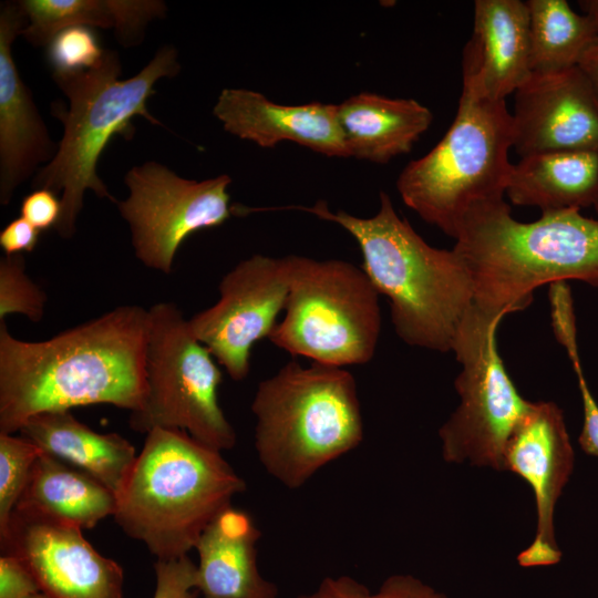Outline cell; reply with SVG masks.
Returning a JSON list of instances; mask_svg holds the SVG:
<instances>
[{
  "instance_id": "cell-31",
  "label": "cell",
  "mask_w": 598,
  "mask_h": 598,
  "mask_svg": "<svg viewBox=\"0 0 598 598\" xmlns=\"http://www.w3.org/2000/svg\"><path fill=\"white\" fill-rule=\"evenodd\" d=\"M561 346L566 349L577 375L578 388L582 400L584 423L578 442L585 453L598 456V404L588 388L581 369L577 337H567L563 340Z\"/></svg>"
},
{
  "instance_id": "cell-16",
  "label": "cell",
  "mask_w": 598,
  "mask_h": 598,
  "mask_svg": "<svg viewBox=\"0 0 598 598\" xmlns=\"http://www.w3.org/2000/svg\"><path fill=\"white\" fill-rule=\"evenodd\" d=\"M28 23L19 1L0 9V203L8 205L19 185L51 162L58 145L22 81L12 43ZM39 171V169H38Z\"/></svg>"
},
{
  "instance_id": "cell-4",
  "label": "cell",
  "mask_w": 598,
  "mask_h": 598,
  "mask_svg": "<svg viewBox=\"0 0 598 598\" xmlns=\"http://www.w3.org/2000/svg\"><path fill=\"white\" fill-rule=\"evenodd\" d=\"M245 481L219 451L176 429L146 434L117 495L114 519L143 543L156 560L186 556Z\"/></svg>"
},
{
  "instance_id": "cell-18",
  "label": "cell",
  "mask_w": 598,
  "mask_h": 598,
  "mask_svg": "<svg viewBox=\"0 0 598 598\" xmlns=\"http://www.w3.org/2000/svg\"><path fill=\"white\" fill-rule=\"evenodd\" d=\"M463 86L505 101L533 73L526 1L476 0L473 33L463 51Z\"/></svg>"
},
{
  "instance_id": "cell-17",
  "label": "cell",
  "mask_w": 598,
  "mask_h": 598,
  "mask_svg": "<svg viewBox=\"0 0 598 598\" xmlns=\"http://www.w3.org/2000/svg\"><path fill=\"white\" fill-rule=\"evenodd\" d=\"M228 133L264 148L292 142L329 157H350L338 104H277L247 89H225L213 109Z\"/></svg>"
},
{
  "instance_id": "cell-20",
  "label": "cell",
  "mask_w": 598,
  "mask_h": 598,
  "mask_svg": "<svg viewBox=\"0 0 598 598\" xmlns=\"http://www.w3.org/2000/svg\"><path fill=\"white\" fill-rule=\"evenodd\" d=\"M338 116L350 157L375 164L409 153L433 121L430 109L413 99L371 92L338 104Z\"/></svg>"
},
{
  "instance_id": "cell-21",
  "label": "cell",
  "mask_w": 598,
  "mask_h": 598,
  "mask_svg": "<svg viewBox=\"0 0 598 598\" xmlns=\"http://www.w3.org/2000/svg\"><path fill=\"white\" fill-rule=\"evenodd\" d=\"M19 433L42 452L86 472L116 497L137 457L134 446L125 437L117 433H97L70 411L32 415Z\"/></svg>"
},
{
  "instance_id": "cell-8",
  "label": "cell",
  "mask_w": 598,
  "mask_h": 598,
  "mask_svg": "<svg viewBox=\"0 0 598 598\" xmlns=\"http://www.w3.org/2000/svg\"><path fill=\"white\" fill-rule=\"evenodd\" d=\"M285 315L268 340L295 357L346 368L372 360L381 332L379 292L341 259L287 255Z\"/></svg>"
},
{
  "instance_id": "cell-24",
  "label": "cell",
  "mask_w": 598,
  "mask_h": 598,
  "mask_svg": "<svg viewBox=\"0 0 598 598\" xmlns=\"http://www.w3.org/2000/svg\"><path fill=\"white\" fill-rule=\"evenodd\" d=\"M18 505L91 529L114 516L117 497L86 472L41 452Z\"/></svg>"
},
{
  "instance_id": "cell-32",
  "label": "cell",
  "mask_w": 598,
  "mask_h": 598,
  "mask_svg": "<svg viewBox=\"0 0 598 598\" xmlns=\"http://www.w3.org/2000/svg\"><path fill=\"white\" fill-rule=\"evenodd\" d=\"M40 588L27 566L11 554L0 556V598H28Z\"/></svg>"
},
{
  "instance_id": "cell-13",
  "label": "cell",
  "mask_w": 598,
  "mask_h": 598,
  "mask_svg": "<svg viewBox=\"0 0 598 598\" xmlns=\"http://www.w3.org/2000/svg\"><path fill=\"white\" fill-rule=\"evenodd\" d=\"M82 530L18 505L0 537L1 554L18 557L49 598H123V568L101 555Z\"/></svg>"
},
{
  "instance_id": "cell-6",
  "label": "cell",
  "mask_w": 598,
  "mask_h": 598,
  "mask_svg": "<svg viewBox=\"0 0 598 598\" xmlns=\"http://www.w3.org/2000/svg\"><path fill=\"white\" fill-rule=\"evenodd\" d=\"M251 411L258 458L288 488L301 487L363 439L357 383L341 367L292 360L258 384Z\"/></svg>"
},
{
  "instance_id": "cell-14",
  "label": "cell",
  "mask_w": 598,
  "mask_h": 598,
  "mask_svg": "<svg viewBox=\"0 0 598 598\" xmlns=\"http://www.w3.org/2000/svg\"><path fill=\"white\" fill-rule=\"evenodd\" d=\"M574 464L575 453L561 409L554 402H533L504 456V470L524 478L536 501V533L532 544L518 554L519 566H551L560 561L554 513Z\"/></svg>"
},
{
  "instance_id": "cell-15",
  "label": "cell",
  "mask_w": 598,
  "mask_h": 598,
  "mask_svg": "<svg viewBox=\"0 0 598 598\" xmlns=\"http://www.w3.org/2000/svg\"><path fill=\"white\" fill-rule=\"evenodd\" d=\"M514 94L513 147L520 157L598 152V94L579 66L532 73Z\"/></svg>"
},
{
  "instance_id": "cell-29",
  "label": "cell",
  "mask_w": 598,
  "mask_h": 598,
  "mask_svg": "<svg viewBox=\"0 0 598 598\" xmlns=\"http://www.w3.org/2000/svg\"><path fill=\"white\" fill-rule=\"evenodd\" d=\"M99 38L89 27H71L60 31L47 47L53 73H71L92 69L104 54Z\"/></svg>"
},
{
  "instance_id": "cell-33",
  "label": "cell",
  "mask_w": 598,
  "mask_h": 598,
  "mask_svg": "<svg viewBox=\"0 0 598 598\" xmlns=\"http://www.w3.org/2000/svg\"><path fill=\"white\" fill-rule=\"evenodd\" d=\"M62 212L61 199L49 189H34L21 203V217L38 230L54 228Z\"/></svg>"
},
{
  "instance_id": "cell-30",
  "label": "cell",
  "mask_w": 598,
  "mask_h": 598,
  "mask_svg": "<svg viewBox=\"0 0 598 598\" xmlns=\"http://www.w3.org/2000/svg\"><path fill=\"white\" fill-rule=\"evenodd\" d=\"M155 591L153 598H196L197 565L188 555L171 559L156 560Z\"/></svg>"
},
{
  "instance_id": "cell-1",
  "label": "cell",
  "mask_w": 598,
  "mask_h": 598,
  "mask_svg": "<svg viewBox=\"0 0 598 598\" xmlns=\"http://www.w3.org/2000/svg\"><path fill=\"white\" fill-rule=\"evenodd\" d=\"M148 310L118 306L43 341L13 337L0 321V433L32 415L92 404L128 410L145 395Z\"/></svg>"
},
{
  "instance_id": "cell-37",
  "label": "cell",
  "mask_w": 598,
  "mask_h": 598,
  "mask_svg": "<svg viewBox=\"0 0 598 598\" xmlns=\"http://www.w3.org/2000/svg\"><path fill=\"white\" fill-rule=\"evenodd\" d=\"M28 598H49V597H47V596L43 595L42 592H39V594H35V595L30 596V597H28Z\"/></svg>"
},
{
  "instance_id": "cell-9",
  "label": "cell",
  "mask_w": 598,
  "mask_h": 598,
  "mask_svg": "<svg viewBox=\"0 0 598 598\" xmlns=\"http://www.w3.org/2000/svg\"><path fill=\"white\" fill-rule=\"evenodd\" d=\"M147 310L146 389L141 408L130 414V427L144 434L183 430L216 451L231 450L237 437L218 402L221 371L214 357L175 303Z\"/></svg>"
},
{
  "instance_id": "cell-11",
  "label": "cell",
  "mask_w": 598,
  "mask_h": 598,
  "mask_svg": "<svg viewBox=\"0 0 598 598\" xmlns=\"http://www.w3.org/2000/svg\"><path fill=\"white\" fill-rule=\"evenodd\" d=\"M128 196L117 209L128 224L136 258L146 267L171 274L177 249L192 234L229 219L224 174L202 182L186 179L157 162L132 167L124 179Z\"/></svg>"
},
{
  "instance_id": "cell-22",
  "label": "cell",
  "mask_w": 598,
  "mask_h": 598,
  "mask_svg": "<svg viewBox=\"0 0 598 598\" xmlns=\"http://www.w3.org/2000/svg\"><path fill=\"white\" fill-rule=\"evenodd\" d=\"M505 194L515 205L542 213L580 210L598 195V152L533 154L512 165Z\"/></svg>"
},
{
  "instance_id": "cell-3",
  "label": "cell",
  "mask_w": 598,
  "mask_h": 598,
  "mask_svg": "<svg viewBox=\"0 0 598 598\" xmlns=\"http://www.w3.org/2000/svg\"><path fill=\"white\" fill-rule=\"evenodd\" d=\"M338 224L358 243L362 269L379 295L390 301L396 336L411 347L452 352L456 333L474 306L467 269L454 250L429 245L395 212L390 196L380 193V207L371 217L331 212L327 202L287 206Z\"/></svg>"
},
{
  "instance_id": "cell-26",
  "label": "cell",
  "mask_w": 598,
  "mask_h": 598,
  "mask_svg": "<svg viewBox=\"0 0 598 598\" xmlns=\"http://www.w3.org/2000/svg\"><path fill=\"white\" fill-rule=\"evenodd\" d=\"M41 450L23 436L0 433V537H2Z\"/></svg>"
},
{
  "instance_id": "cell-5",
  "label": "cell",
  "mask_w": 598,
  "mask_h": 598,
  "mask_svg": "<svg viewBox=\"0 0 598 598\" xmlns=\"http://www.w3.org/2000/svg\"><path fill=\"white\" fill-rule=\"evenodd\" d=\"M121 70L117 53L105 50L92 69L52 73L70 104L68 109L60 102L52 105V114L62 122L64 132L55 156L39 168L32 188L62 192V212L54 227L62 238L75 234L86 189L100 198L117 202L97 175L99 158L114 135L132 137L133 117L141 115L152 124L163 125L146 104L155 93V83L162 78H174L181 65L176 49L165 45L134 76L120 80Z\"/></svg>"
},
{
  "instance_id": "cell-35",
  "label": "cell",
  "mask_w": 598,
  "mask_h": 598,
  "mask_svg": "<svg viewBox=\"0 0 598 598\" xmlns=\"http://www.w3.org/2000/svg\"><path fill=\"white\" fill-rule=\"evenodd\" d=\"M578 66L598 94V42L585 54Z\"/></svg>"
},
{
  "instance_id": "cell-12",
  "label": "cell",
  "mask_w": 598,
  "mask_h": 598,
  "mask_svg": "<svg viewBox=\"0 0 598 598\" xmlns=\"http://www.w3.org/2000/svg\"><path fill=\"white\" fill-rule=\"evenodd\" d=\"M288 290L287 257L256 254L224 275L215 305L188 319L194 336L234 381L247 378L251 348L277 324Z\"/></svg>"
},
{
  "instance_id": "cell-2",
  "label": "cell",
  "mask_w": 598,
  "mask_h": 598,
  "mask_svg": "<svg viewBox=\"0 0 598 598\" xmlns=\"http://www.w3.org/2000/svg\"><path fill=\"white\" fill-rule=\"evenodd\" d=\"M453 249L470 275L474 306L493 317L526 309L547 283L598 287V219L579 210L520 223L504 199L483 203L463 217Z\"/></svg>"
},
{
  "instance_id": "cell-23",
  "label": "cell",
  "mask_w": 598,
  "mask_h": 598,
  "mask_svg": "<svg viewBox=\"0 0 598 598\" xmlns=\"http://www.w3.org/2000/svg\"><path fill=\"white\" fill-rule=\"evenodd\" d=\"M28 23L21 35L34 47H48L71 27L114 28L124 47L138 44L150 21L163 18L166 4L158 0H23Z\"/></svg>"
},
{
  "instance_id": "cell-28",
  "label": "cell",
  "mask_w": 598,
  "mask_h": 598,
  "mask_svg": "<svg viewBox=\"0 0 598 598\" xmlns=\"http://www.w3.org/2000/svg\"><path fill=\"white\" fill-rule=\"evenodd\" d=\"M297 598H447L421 579L404 574L388 577L377 591L354 578L341 575L324 577L318 588Z\"/></svg>"
},
{
  "instance_id": "cell-36",
  "label": "cell",
  "mask_w": 598,
  "mask_h": 598,
  "mask_svg": "<svg viewBox=\"0 0 598 598\" xmlns=\"http://www.w3.org/2000/svg\"><path fill=\"white\" fill-rule=\"evenodd\" d=\"M578 3L582 13L590 16L598 28V0H581Z\"/></svg>"
},
{
  "instance_id": "cell-34",
  "label": "cell",
  "mask_w": 598,
  "mask_h": 598,
  "mask_svg": "<svg viewBox=\"0 0 598 598\" xmlns=\"http://www.w3.org/2000/svg\"><path fill=\"white\" fill-rule=\"evenodd\" d=\"M39 233L40 230L20 216L0 231V246L6 255L32 251L38 244Z\"/></svg>"
},
{
  "instance_id": "cell-25",
  "label": "cell",
  "mask_w": 598,
  "mask_h": 598,
  "mask_svg": "<svg viewBox=\"0 0 598 598\" xmlns=\"http://www.w3.org/2000/svg\"><path fill=\"white\" fill-rule=\"evenodd\" d=\"M533 73L578 66L598 42L594 19L576 13L566 0H528Z\"/></svg>"
},
{
  "instance_id": "cell-38",
  "label": "cell",
  "mask_w": 598,
  "mask_h": 598,
  "mask_svg": "<svg viewBox=\"0 0 598 598\" xmlns=\"http://www.w3.org/2000/svg\"><path fill=\"white\" fill-rule=\"evenodd\" d=\"M592 206H594V208H595V210H596L597 219H598V195H597L596 200H595V203H594Z\"/></svg>"
},
{
  "instance_id": "cell-19",
  "label": "cell",
  "mask_w": 598,
  "mask_h": 598,
  "mask_svg": "<svg viewBox=\"0 0 598 598\" xmlns=\"http://www.w3.org/2000/svg\"><path fill=\"white\" fill-rule=\"evenodd\" d=\"M260 535L252 518L231 506L207 526L195 546L197 590L204 598H277L275 584L258 570Z\"/></svg>"
},
{
  "instance_id": "cell-10",
  "label": "cell",
  "mask_w": 598,
  "mask_h": 598,
  "mask_svg": "<svg viewBox=\"0 0 598 598\" xmlns=\"http://www.w3.org/2000/svg\"><path fill=\"white\" fill-rule=\"evenodd\" d=\"M501 321L473 306L456 333L452 352L462 367L455 379L460 403L439 430L448 463L505 471L507 445L532 409L498 352Z\"/></svg>"
},
{
  "instance_id": "cell-7",
  "label": "cell",
  "mask_w": 598,
  "mask_h": 598,
  "mask_svg": "<svg viewBox=\"0 0 598 598\" xmlns=\"http://www.w3.org/2000/svg\"><path fill=\"white\" fill-rule=\"evenodd\" d=\"M513 118L506 101H492L462 86L453 123L424 156L396 179L402 202L421 219L455 239L474 206L504 199L512 163Z\"/></svg>"
},
{
  "instance_id": "cell-27",
  "label": "cell",
  "mask_w": 598,
  "mask_h": 598,
  "mask_svg": "<svg viewBox=\"0 0 598 598\" xmlns=\"http://www.w3.org/2000/svg\"><path fill=\"white\" fill-rule=\"evenodd\" d=\"M47 293L28 276L22 254L4 255L0 259V321L19 313L32 322L44 316Z\"/></svg>"
}]
</instances>
